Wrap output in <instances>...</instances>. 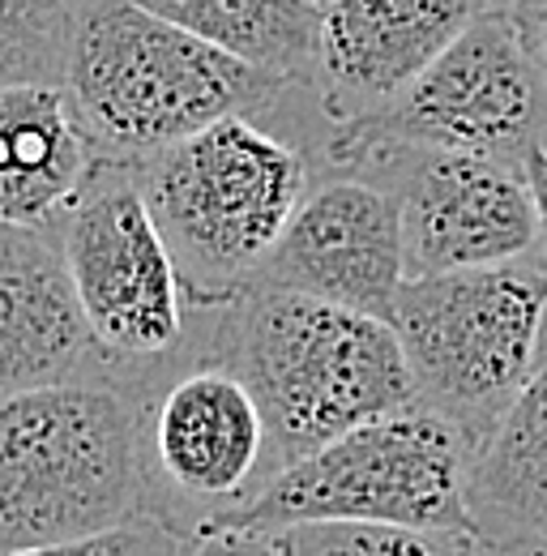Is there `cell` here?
Segmentation results:
<instances>
[{
	"label": "cell",
	"mask_w": 547,
	"mask_h": 556,
	"mask_svg": "<svg viewBox=\"0 0 547 556\" xmlns=\"http://www.w3.org/2000/svg\"><path fill=\"white\" fill-rule=\"evenodd\" d=\"M202 43L287 81H313L317 4L308 0H133Z\"/></svg>",
	"instance_id": "cell-16"
},
{
	"label": "cell",
	"mask_w": 547,
	"mask_h": 556,
	"mask_svg": "<svg viewBox=\"0 0 547 556\" xmlns=\"http://www.w3.org/2000/svg\"><path fill=\"white\" fill-rule=\"evenodd\" d=\"M189 348L253 390L278 471L368 419L419 403L390 321L262 282L209 308L189 304Z\"/></svg>",
	"instance_id": "cell-2"
},
{
	"label": "cell",
	"mask_w": 547,
	"mask_h": 556,
	"mask_svg": "<svg viewBox=\"0 0 547 556\" xmlns=\"http://www.w3.org/2000/svg\"><path fill=\"white\" fill-rule=\"evenodd\" d=\"M145 518L141 386L81 377L0 394V556Z\"/></svg>",
	"instance_id": "cell-3"
},
{
	"label": "cell",
	"mask_w": 547,
	"mask_h": 556,
	"mask_svg": "<svg viewBox=\"0 0 547 556\" xmlns=\"http://www.w3.org/2000/svg\"><path fill=\"white\" fill-rule=\"evenodd\" d=\"M471 458L475 445L449 419L410 403L291 463L257 501L214 527L282 535L313 522H385L479 540L467 509Z\"/></svg>",
	"instance_id": "cell-5"
},
{
	"label": "cell",
	"mask_w": 547,
	"mask_h": 556,
	"mask_svg": "<svg viewBox=\"0 0 547 556\" xmlns=\"http://www.w3.org/2000/svg\"><path fill=\"white\" fill-rule=\"evenodd\" d=\"M116 377L68 282L56 227H0V394Z\"/></svg>",
	"instance_id": "cell-13"
},
{
	"label": "cell",
	"mask_w": 547,
	"mask_h": 556,
	"mask_svg": "<svg viewBox=\"0 0 547 556\" xmlns=\"http://www.w3.org/2000/svg\"><path fill=\"white\" fill-rule=\"evenodd\" d=\"M133 172L193 308L257 282L317 180L313 154L253 116H227Z\"/></svg>",
	"instance_id": "cell-4"
},
{
	"label": "cell",
	"mask_w": 547,
	"mask_h": 556,
	"mask_svg": "<svg viewBox=\"0 0 547 556\" xmlns=\"http://www.w3.org/2000/svg\"><path fill=\"white\" fill-rule=\"evenodd\" d=\"M185 535H176L171 527L154 522V518H133L116 531L77 540V544H56V548H35V553L13 556H185Z\"/></svg>",
	"instance_id": "cell-19"
},
{
	"label": "cell",
	"mask_w": 547,
	"mask_h": 556,
	"mask_svg": "<svg viewBox=\"0 0 547 556\" xmlns=\"http://www.w3.org/2000/svg\"><path fill=\"white\" fill-rule=\"evenodd\" d=\"M390 326L403 343L419 407L483 445L531 381L547 343V266L407 278Z\"/></svg>",
	"instance_id": "cell-6"
},
{
	"label": "cell",
	"mask_w": 547,
	"mask_h": 556,
	"mask_svg": "<svg viewBox=\"0 0 547 556\" xmlns=\"http://www.w3.org/2000/svg\"><path fill=\"white\" fill-rule=\"evenodd\" d=\"M94 167L65 86H0V227H56Z\"/></svg>",
	"instance_id": "cell-14"
},
{
	"label": "cell",
	"mask_w": 547,
	"mask_h": 556,
	"mask_svg": "<svg viewBox=\"0 0 547 556\" xmlns=\"http://www.w3.org/2000/svg\"><path fill=\"white\" fill-rule=\"evenodd\" d=\"M137 386L145 518L193 540L270 488L278 476L270 424L227 364L185 343Z\"/></svg>",
	"instance_id": "cell-7"
},
{
	"label": "cell",
	"mask_w": 547,
	"mask_h": 556,
	"mask_svg": "<svg viewBox=\"0 0 547 556\" xmlns=\"http://www.w3.org/2000/svg\"><path fill=\"white\" fill-rule=\"evenodd\" d=\"M483 9H518V0H479Z\"/></svg>",
	"instance_id": "cell-24"
},
{
	"label": "cell",
	"mask_w": 547,
	"mask_h": 556,
	"mask_svg": "<svg viewBox=\"0 0 547 556\" xmlns=\"http://www.w3.org/2000/svg\"><path fill=\"white\" fill-rule=\"evenodd\" d=\"M65 94L99 163L137 167L227 116L300 141L321 167L334 125L313 81L262 73L133 0H77Z\"/></svg>",
	"instance_id": "cell-1"
},
{
	"label": "cell",
	"mask_w": 547,
	"mask_h": 556,
	"mask_svg": "<svg viewBox=\"0 0 547 556\" xmlns=\"http://www.w3.org/2000/svg\"><path fill=\"white\" fill-rule=\"evenodd\" d=\"M483 13L479 0H330L317 13L313 90L326 121L377 116L432 70Z\"/></svg>",
	"instance_id": "cell-12"
},
{
	"label": "cell",
	"mask_w": 547,
	"mask_h": 556,
	"mask_svg": "<svg viewBox=\"0 0 547 556\" xmlns=\"http://www.w3.org/2000/svg\"><path fill=\"white\" fill-rule=\"evenodd\" d=\"M471 556H547V548H505V544H479L475 540Z\"/></svg>",
	"instance_id": "cell-23"
},
{
	"label": "cell",
	"mask_w": 547,
	"mask_h": 556,
	"mask_svg": "<svg viewBox=\"0 0 547 556\" xmlns=\"http://www.w3.org/2000/svg\"><path fill=\"white\" fill-rule=\"evenodd\" d=\"M467 509L479 544L547 548V343L531 381L471 458Z\"/></svg>",
	"instance_id": "cell-15"
},
{
	"label": "cell",
	"mask_w": 547,
	"mask_h": 556,
	"mask_svg": "<svg viewBox=\"0 0 547 556\" xmlns=\"http://www.w3.org/2000/svg\"><path fill=\"white\" fill-rule=\"evenodd\" d=\"M257 282L390 321L407 287L398 198L364 176H317Z\"/></svg>",
	"instance_id": "cell-11"
},
{
	"label": "cell",
	"mask_w": 547,
	"mask_h": 556,
	"mask_svg": "<svg viewBox=\"0 0 547 556\" xmlns=\"http://www.w3.org/2000/svg\"><path fill=\"white\" fill-rule=\"evenodd\" d=\"M339 129L471 150L522 167L539 141L547 146V94L513 13L483 9L407 94Z\"/></svg>",
	"instance_id": "cell-10"
},
{
	"label": "cell",
	"mask_w": 547,
	"mask_h": 556,
	"mask_svg": "<svg viewBox=\"0 0 547 556\" xmlns=\"http://www.w3.org/2000/svg\"><path fill=\"white\" fill-rule=\"evenodd\" d=\"M287 556H471V535L385 527V522H313L278 535Z\"/></svg>",
	"instance_id": "cell-18"
},
{
	"label": "cell",
	"mask_w": 547,
	"mask_h": 556,
	"mask_svg": "<svg viewBox=\"0 0 547 556\" xmlns=\"http://www.w3.org/2000/svg\"><path fill=\"white\" fill-rule=\"evenodd\" d=\"M77 0H0V86H65Z\"/></svg>",
	"instance_id": "cell-17"
},
{
	"label": "cell",
	"mask_w": 547,
	"mask_h": 556,
	"mask_svg": "<svg viewBox=\"0 0 547 556\" xmlns=\"http://www.w3.org/2000/svg\"><path fill=\"white\" fill-rule=\"evenodd\" d=\"M185 556H287L278 535H257V531H227L209 527L185 544Z\"/></svg>",
	"instance_id": "cell-20"
},
{
	"label": "cell",
	"mask_w": 547,
	"mask_h": 556,
	"mask_svg": "<svg viewBox=\"0 0 547 556\" xmlns=\"http://www.w3.org/2000/svg\"><path fill=\"white\" fill-rule=\"evenodd\" d=\"M522 172H526L531 202H535V223H539V249H535V262H539V266H547V146H544V141H539V146L526 154Z\"/></svg>",
	"instance_id": "cell-22"
},
{
	"label": "cell",
	"mask_w": 547,
	"mask_h": 556,
	"mask_svg": "<svg viewBox=\"0 0 547 556\" xmlns=\"http://www.w3.org/2000/svg\"><path fill=\"white\" fill-rule=\"evenodd\" d=\"M518 30H522V43H526V56L539 73V86L547 94V0H518V9H509Z\"/></svg>",
	"instance_id": "cell-21"
},
{
	"label": "cell",
	"mask_w": 547,
	"mask_h": 556,
	"mask_svg": "<svg viewBox=\"0 0 547 556\" xmlns=\"http://www.w3.org/2000/svg\"><path fill=\"white\" fill-rule=\"evenodd\" d=\"M308 4H317V9H321V4H330V0H308Z\"/></svg>",
	"instance_id": "cell-25"
},
{
	"label": "cell",
	"mask_w": 547,
	"mask_h": 556,
	"mask_svg": "<svg viewBox=\"0 0 547 556\" xmlns=\"http://www.w3.org/2000/svg\"><path fill=\"white\" fill-rule=\"evenodd\" d=\"M81 317L120 381H145L189 343V295L133 167L99 163L56 223Z\"/></svg>",
	"instance_id": "cell-9"
},
{
	"label": "cell",
	"mask_w": 547,
	"mask_h": 556,
	"mask_svg": "<svg viewBox=\"0 0 547 556\" xmlns=\"http://www.w3.org/2000/svg\"><path fill=\"white\" fill-rule=\"evenodd\" d=\"M317 176H364L398 198L407 278L492 270L539 249L526 172L492 154L334 129Z\"/></svg>",
	"instance_id": "cell-8"
}]
</instances>
